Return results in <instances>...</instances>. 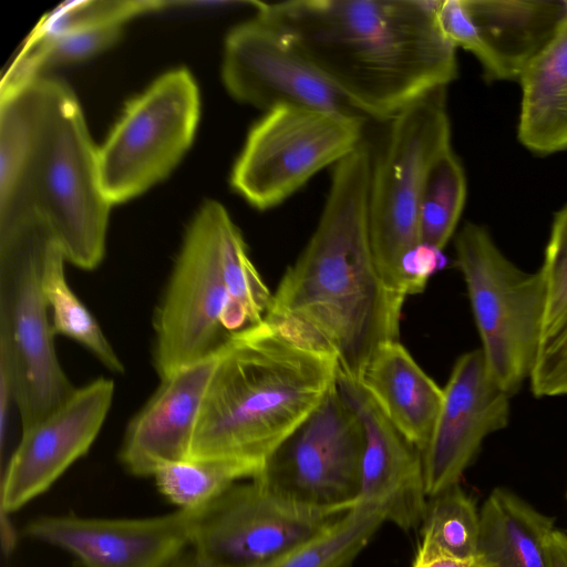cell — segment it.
<instances>
[{
    "mask_svg": "<svg viewBox=\"0 0 567 567\" xmlns=\"http://www.w3.org/2000/svg\"><path fill=\"white\" fill-rule=\"evenodd\" d=\"M370 168L365 141L333 166L316 229L281 277L264 317L334 358L339 374L358 381L375 349L399 340L404 305L384 285L372 256Z\"/></svg>",
    "mask_w": 567,
    "mask_h": 567,
    "instance_id": "1",
    "label": "cell"
},
{
    "mask_svg": "<svg viewBox=\"0 0 567 567\" xmlns=\"http://www.w3.org/2000/svg\"><path fill=\"white\" fill-rule=\"evenodd\" d=\"M368 120L389 122L457 76L456 48L444 34L441 0L252 2Z\"/></svg>",
    "mask_w": 567,
    "mask_h": 567,
    "instance_id": "2",
    "label": "cell"
},
{
    "mask_svg": "<svg viewBox=\"0 0 567 567\" xmlns=\"http://www.w3.org/2000/svg\"><path fill=\"white\" fill-rule=\"evenodd\" d=\"M331 355L265 319L218 348L189 460L235 458L265 465L337 384Z\"/></svg>",
    "mask_w": 567,
    "mask_h": 567,
    "instance_id": "3",
    "label": "cell"
},
{
    "mask_svg": "<svg viewBox=\"0 0 567 567\" xmlns=\"http://www.w3.org/2000/svg\"><path fill=\"white\" fill-rule=\"evenodd\" d=\"M32 150L18 198L0 223L27 212L42 218L66 261L95 269L105 255L111 204L97 171V148L73 91L62 81L34 80Z\"/></svg>",
    "mask_w": 567,
    "mask_h": 567,
    "instance_id": "4",
    "label": "cell"
},
{
    "mask_svg": "<svg viewBox=\"0 0 567 567\" xmlns=\"http://www.w3.org/2000/svg\"><path fill=\"white\" fill-rule=\"evenodd\" d=\"M386 123L383 141L371 150L369 235L380 277L405 301L447 262L442 250L422 244L420 234L427 172L452 146L446 87L422 96Z\"/></svg>",
    "mask_w": 567,
    "mask_h": 567,
    "instance_id": "5",
    "label": "cell"
},
{
    "mask_svg": "<svg viewBox=\"0 0 567 567\" xmlns=\"http://www.w3.org/2000/svg\"><path fill=\"white\" fill-rule=\"evenodd\" d=\"M54 235L32 212L0 223V341L11 353L22 431L39 423L75 391L54 348L43 290Z\"/></svg>",
    "mask_w": 567,
    "mask_h": 567,
    "instance_id": "6",
    "label": "cell"
},
{
    "mask_svg": "<svg viewBox=\"0 0 567 567\" xmlns=\"http://www.w3.org/2000/svg\"><path fill=\"white\" fill-rule=\"evenodd\" d=\"M454 244L485 362L511 396L529 379L536 357L545 300L542 274L515 266L481 225L465 223Z\"/></svg>",
    "mask_w": 567,
    "mask_h": 567,
    "instance_id": "7",
    "label": "cell"
},
{
    "mask_svg": "<svg viewBox=\"0 0 567 567\" xmlns=\"http://www.w3.org/2000/svg\"><path fill=\"white\" fill-rule=\"evenodd\" d=\"M227 209L205 202L189 223L167 287L154 313L153 362L159 380L213 353L229 336L223 233Z\"/></svg>",
    "mask_w": 567,
    "mask_h": 567,
    "instance_id": "8",
    "label": "cell"
},
{
    "mask_svg": "<svg viewBox=\"0 0 567 567\" xmlns=\"http://www.w3.org/2000/svg\"><path fill=\"white\" fill-rule=\"evenodd\" d=\"M200 112L192 73H163L131 99L97 147L101 189L111 205L126 202L164 179L193 143Z\"/></svg>",
    "mask_w": 567,
    "mask_h": 567,
    "instance_id": "9",
    "label": "cell"
},
{
    "mask_svg": "<svg viewBox=\"0 0 567 567\" xmlns=\"http://www.w3.org/2000/svg\"><path fill=\"white\" fill-rule=\"evenodd\" d=\"M367 122L295 106L270 110L249 130L230 185L256 209L274 208L353 152Z\"/></svg>",
    "mask_w": 567,
    "mask_h": 567,
    "instance_id": "10",
    "label": "cell"
},
{
    "mask_svg": "<svg viewBox=\"0 0 567 567\" xmlns=\"http://www.w3.org/2000/svg\"><path fill=\"white\" fill-rule=\"evenodd\" d=\"M363 449L361 421L337 383L254 478L293 502L347 512L359 503Z\"/></svg>",
    "mask_w": 567,
    "mask_h": 567,
    "instance_id": "11",
    "label": "cell"
},
{
    "mask_svg": "<svg viewBox=\"0 0 567 567\" xmlns=\"http://www.w3.org/2000/svg\"><path fill=\"white\" fill-rule=\"evenodd\" d=\"M347 512L293 502L251 478L198 509L190 547L224 567H255L318 536Z\"/></svg>",
    "mask_w": 567,
    "mask_h": 567,
    "instance_id": "12",
    "label": "cell"
},
{
    "mask_svg": "<svg viewBox=\"0 0 567 567\" xmlns=\"http://www.w3.org/2000/svg\"><path fill=\"white\" fill-rule=\"evenodd\" d=\"M221 76L235 100L266 112L295 106L367 118L291 43L256 16L228 32Z\"/></svg>",
    "mask_w": 567,
    "mask_h": 567,
    "instance_id": "13",
    "label": "cell"
},
{
    "mask_svg": "<svg viewBox=\"0 0 567 567\" xmlns=\"http://www.w3.org/2000/svg\"><path fill=\"white\" fill-rule=\"evenodd\" d=\"M112 379L76 388L56 410L22 431L2 477L1 507L12 513L45 492L90 450L111 409Z\"/></svg>",
    "mask_w": 567,
    "mask_h": 567,
    "instance_id": "14",
    "label": "cell"
},
{
    "mask_svg": "<svg viewBox=\"0 0 567 567\" xmlns=\"http://www.w3.org/2000/svg\"><path fill=\"white\" fill-rule=\"evenodd\" d=\"M443 403L424 450L427 497L458 484L483 441L507 426L509 395L491 375L481 349L463 353L443 388Z\"/></svg>",
    "mask_w": 567,
    "mask_h": 567,
    "instance_id": "15",
    "label": "cell"
},
{
    "mask_svg": "<svg viewBox=\"0 0 567 567\" xmlns=\"http://www.w3.org/2000/svg\"><path fill=\"white\" fill-rule=\"evenodd\" d=\"M197 512L144 518L40 516L24 533L68 551L83 567H166L190 547Z\"/></svg>",
    "mask_w": 567,
    "mask_h": 567,
    "instance_id": "16",
    "label": "cell"
},
{
    "mask_svg": "<svg viewBox=\"0 0 567 567\" xmlns=\"http://www.w3.org/2000/svg\"><path fill=\"white\" fill-rule=\"evenodd\" d=\"M338 388L364 434L359 503L377 506L403 530L417 527L427 507L422 452L389 420L360 381L338 375Z\"/></svg>",
    "mask_w": 567,
    "mask_h": 567,
    "instance_id": "17",
    "label": "cell"
},
{
    "mask_svg": "<svg viewBox=\"0 0 567 567\" xmlns=\"http://www.w3.org/2000/svg\"><path fill=\"white\" fill-rule=\"evenodd\" d=\"M218 362V350L165 379L128 422L120 450L124 467L137 476L188 460L203 403Z\"/></svg>",
    "mask_w": 567,
    "mask_h": 567,
    "instance_id": "18",
    "label": "cell"
},
{
    "mask_svg": "<svg viewBox=\"0 0 567 567\" xmlns=\"http://www.w3.org/2000/svg\"><path fill=\"white\" fill-rule=\"evenodd\" d=\"M487 80L520 79L567 20V1L462 0Z\"/></svg>",
    "mask_w": 567,
    "mask_h": 567,
    "instance_id": "19",
    "label": "cell"
},
{
    "mask_svg": "<svg viewBox=\"0 0 567 567\" xmlns=\"http://www.w3.org/2000/svg\"><path fill=\"white\" fill-rule=\"evenodd\" d=\"M359 381L389 420L423 453L441 411L443 388L399 340L375 349Z\"/></svg>",
    "mask_w": 567,
    "mask_h": 567,
    "instance_id": "20",
    "label": "cell"
},
{
    "mask_svg": "<svg viewBox=\"0 0 567 567\" xmlns=\"http://www.w3.org/2000/svg\"><path fill=\"white\" fill-rule=\"evenodd\" d=\"M519 81L520 143L537 154L567 148V20Z\"/></svg>",
    "mask_w": 567,
    "mask_h": 567,
    "instance_id": "21",
    "label": "cell"
},
{
    "mask_svg": "<svg viewBox=\"0 0 567 567\" xmlns=\"http://www.w3.org/2000/svg\"><path fill=\"white\" fill-rule=\"evenodd\" d=\"M545 300L536 357L529 375L536 398L567 394V205L554 217L539 270Z\"/></svg>",
    "mask_w": 567,
    "mask_h": 567,
    "instance_id": "22",
    "label": "cell"
},
{
    "mask_svg": "<svg viewBox=\"0 0 567 567\" xmlns=\"http://www.w3.org/2000/svg\"><path fill=\"white\" fill-rule=\"evenodd\" d=\"M553 519L505 488H495L480 511L478 555L488 567H550Z\"/></svg>",
    "mask_w": 567,
    "mask_h": 567,
    "instance_id": "23",
    "label": "cell"
},
{
    "mask_svg": "<svg viewBox=\"0 0 567 567\" xmlns=\"http://www.w3.org/2000/svg\"><path fill=\"white\" fill-rule=\"evenodd\" d=\"M64 251L54 238L48 248L43 269V290L51 312L54 336H64L89 350L107 370L125 371L115 350L86 306L69 286Z\"/></svg>",
    "mask_w": 567,
    "mask_h": 567,
    "instance_id": "24",
    "label": "cell"
},
{
    "mask_svg": "<svg viewBox=\"0 0 567 567\" xmlns=\"http://www.w3.org/2000/svg\"><path fill=\"white\" fill-rule=\"evenodd\" d=\"M422 525L414 561L478 555L480 512L460 484L429 497Z\"/></svg>",
    "mask_w": 567,
    "mask_h": 567,
    "instance_id": "25",
    "label": "cell"
},
{
    "mask_svg": "<svg viewBox=\"0 0 567 567\" xmlns=\"http://www.w3.org/2000/svg\"><path fill=\"white\" fill-rule=\"evenodd\" d=\"M385 522L381 508L358 503L318 536L255 567H349Z\"/></svg>",
    "mask_w": 567,
    "mask_h": 567,
    "instance_id": "26",
    "label": "cell"
},
{
    "mask_svg": "<svg viewBox=\"0 0 567 567\" xmlns=\"http://www.w3.org/2000/svg\"><path fill=\"white\" fill-rule=\"evenodd\" d=\"M262 465L235 458L184 460L155 475L159 492L178 509L197 511L235 483L256 477Z\"/></svg>",
    "mask_w": 567,
    "mask_h": 567,
    "instance_id": "27",
    "label": "cell"
},
{
    "mask_svg": "<svg viewBox=\"0 0 567 567\" xmlns=\"http://www.w3.org/2000/svg\"><path fill=\"white\" fill-rule=\"evenodd\" d=\"M223 266L227 292L223 324L230 334L260 322L272 296L250 260L241 231L231 217L223 233Z\"/></svg>",
    "mask_w": 567,
    "mask_h": 567,
    "instance_id": "28",
    "label": "cell"
},
{
    "mask_svg": "<svg viewBox=\"0 0 567 567\" xmlns=\"http://www.w3.org/2000/svg\"><path fill=\"white\" fill-rule=\"evenodd\" d=\"M465 198L464 168L450 146L437 155L426 175L420 206L422 244L444 249L455 233Z\"/></svg>",
    "mask_w": 567,
    "mask_h": 567,
    "instance_id": "29",
    "label": "cell"
},
{
    "mask_svg": "<svg viewBox=\"0 0 567 567\" xmlns=\"http://www.w3.org/2000/svg\"><path fill=\"white\" fill-rule=\"evenodd\" d=\"M166 1H75L66 2L43 17L35 29L60 32L101 25H123L126 20L147 12L165 9Z\"/></svg>",
    "mask_w": 567,
    "mask_h": 567,
    "instance_id": "30",
    "label": "cell"
},
{
    "mask_svg": "<svg viewBox=\"0 0 567 567\" xmlns=\"http://www.w3.org/2000/svg\"><path fill=\"white\" fill-rule=\"evenodd\" d=\"M439 20L444 34L456 49L461 47L478 59L482 51L480 37L462 0H441Z\"/></svg>",
    "mask_w": 567,
    "mask_h": 567,
    "instance_id": "31",
    "label": "cell"
},
{
    "mask_svg": "<svg viewBox=\"0 0 567 567\" xmlns=\"http://www.w3.org/2000/svg\"><path fill=\"white\" fill-rule=\"evenodd\" d=\"M16 402V379L10 350L0 341V444L4 446L12 402Z\"/></svg>",
    "mask_w": 567,
    "mask_h": 567,
    "instance_id": "32",
    "label": "cell"
},
{
    "mask_svg": "<svg viewBox=\"0 0 567 567\" xmlns=\"http://www.w3.org/2000/svg\"><path fill=\"white\" fill-rule=\"evenodd\" d=\"M546 546L550 567H567V535L554 529Z\"/></svg>",
    "mask_w": 567,
    "mask_h": 567,
    "instance_id": "33",
    "label": "cell"
},
{
    "mask_svg": "<svg viewBox=\"0 0 567 567\" xmlns=\"http://www.w3.org/2000/svg\"><path fill=\"white\" fill-rule=\"evenodd\" d=\"M412 567H488L482 556L477 555L471 558H435L427 561H413Z\"/></svg>",
    "mask_w": 567,
    "mask_h": 567,
    "instance_id": "34",
    "label": "cell"
},
{
    "mask_svg": "<svg viewBox=\"0 0 567 567\" xmlns=\"http://www.w3.org/2000/svg\"><path fill=\"white\" fill-rule=\"evenodd\" d=\"M166 567H224L197 553L194 548L185 549Z\"/></svg>",
    "mask_w": 567,
    "mask_h": 567,
    "instance_id": "35",
    "label": "cell"
}]
</instances>
